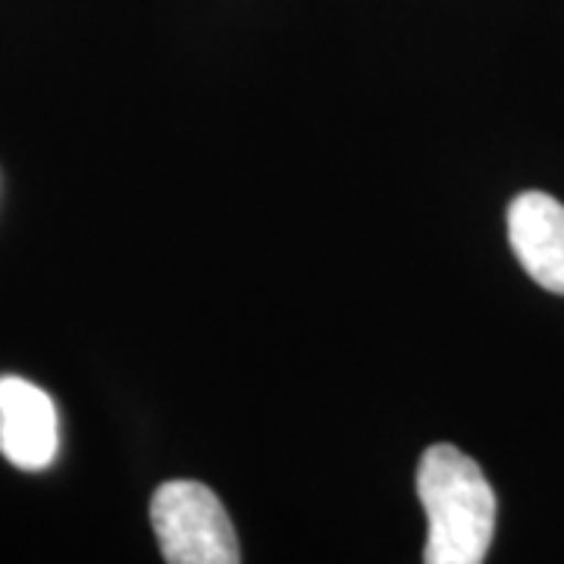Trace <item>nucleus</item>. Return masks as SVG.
Listing matches in <instances>:
<instances>
[{"mask_svg":"<svg viewBox=\"0 0 564 564\" xmlns=\"http://www.w3.org/2000/svg\"><path fill=\"white\" fill-rule=\"evenodd\" d=\"M61 430L47 392L22 377H0V452L3 458L39 474L57 458Z\"/></svg>","mask_w":564,"mask_h":564,"instance_id":"7ed1b4c3","label":"nucleus"},{"mask_svg":"<svg viewBox=\"0 0 564 564\" xmlns=\"http://www.w3.org/2000/svg\"><path fill=\"white\" fill-rule=\"evenodd\" d=\"M508 242L527 276L564 295V204L545 192H524L508 207Z\"/></svg>","mask_w":564,"mask_h":564,"instance_id":"20e7f679","label":"nucleus"},{"mask_svg":"<svg viewBox=\"0 0 564 564\" xmlns=\"http://www.w3.org/2000/svg\"><path fill=\"white\" fill-rule=\"evenodd\" d=\"M151 524L170 564H236L239 540L223 502L195 480H170L151 499Z\"/></svg>","mask_w":564,"mask_h":564,"instance_id":"f03ea898","label":"nucleus"},{"mask_svg":"<svg viewBox=\"0 0 564 564\" xmlns=\"http://www.w3.org/2000/svg\"><path fill=\"white\" fill-rule=\"evenodd\" d=\"M426 511V564H480L496 533V492L480 464L455 445L426 448L417 467Z\"/></svg>","mask_w":564,"mask_h":564,"instance_id":"f257e3e1","label":"nucleus"}]
</instances>
